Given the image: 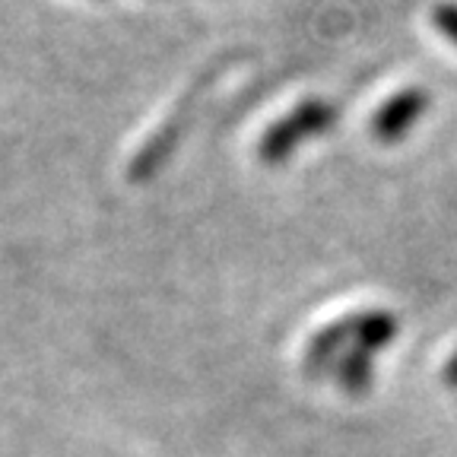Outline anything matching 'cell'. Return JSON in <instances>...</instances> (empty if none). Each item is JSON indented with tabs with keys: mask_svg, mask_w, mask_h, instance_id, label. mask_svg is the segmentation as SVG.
I'll return each mask as SVG.
<instances>
[{
	"mask_svg": "<svg viewBox=\"0 0 457 457\" xmlns=\"http://www.w3.org/2000/svg\"><path fill=\"white\" fill-rule=\"evenodd\" d=\"M432 22H436V29L448 42L457 45V4L454 0H438L436 10H432Z\"/></svg>",
	"mask_w": 457,
	"mask_h": 457,
	"instance_id": "3957f363",
	"label": "cell"
},
{
	"mask_svg": "<svg viewBox=\"0 0 457 457\" xmlns=\"http://www.w3.org/2000/svg\"><path fill=\"white\" fill-rule=\"evenodd\" d=\"M337 124V108L324 99H305L293 108V112L273 121L261 137V159L270 165L286 162L293 156V150L302 140L324 134Z\"/></svg>",
	"mask_w": 457,
	"mask_h": 457,
	"instance_id": "6da1fadb",
	"label": "cell"
},
{
	"mask_svg": "<svg viewBox=\"0 0 457 457\" xmlns=\"http://www.w3.org/2000/svg\"><path fill=\"white\" fill-rule=\"evenodd\" d=\"M428 108V96L420 86H410V89H400L394 93L385 105H378L369 118V134L378 143H397L416 128L422 114Z\"/></svg>",
	"mask_w": 457,
	"mask_h": 457,
	"instance_id": "7a4b0ae2",
	"label": "cell"
}]
</instances>
